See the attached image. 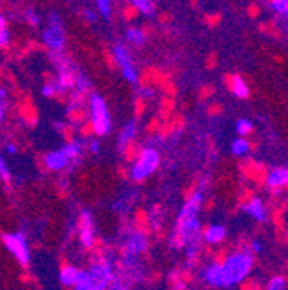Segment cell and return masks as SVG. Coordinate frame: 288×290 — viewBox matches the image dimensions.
I'll list each match as a JSON object with an SVG mask.
<instances>
[{"label": "cell", "instance_id": "39", "mask_svg": "<svg viewBox=\"0 0 288 290\" xmlns=\"http://www.w3.org/2000/svg\"><path fill=\"white\" fill-rule=\"evenodd\" d=\"M2 28H6V19H4V16L0 14V30Z\"/></svg>", "mask_w": 288, "mask_h": 290}, {"label": "cell", "instance_id": "10", "mask_svg": "<svg viewBox=\"0 0 288 290\" xmlns=\"http://www.w3.org/2000/svg\"><path fill=\"white\" fill-rule=\"evenodd\" d=\"M202 278L206 284H209L210 287L222 288L224 287V280H222V266L221 262H212L202 272Z\"/></svg>", "mask_w": 288, "mask_h": 290}, {"label": "cell", "instance_id": "17", "mask_svg": "<svg viewBox=\"0 0 288 290\" xmlns=\"http://www.w3.org/2000/svg\"><path fill=\"white\" fill-rule=\"evenodd\" d=\"M72 90H74L76 97H83L90 90V82H88V78L82 71L74 72V86H72Z\"/></svg>", "mask_w": 288, "mask_h": 290}, {"label": "cell", "instance_id": "15", "mask_svg": "<svg viewBox=\"0 0 288 290\" xmlns=\"http://www.w3.org/2000/svg\"><path fill=\"white\" fill-rule=\"evenodd\" d=\"M268 185L271 188H282V186L288 185V170L285 168H280V170H274L270 173L268 176Z\"/></svg>", "mask_w": 288, "mask_h": 290}, {"label": "cell", "instance_id": "34", "mask_svg": "<svg viewBox=\"0 0 288 290\" xmlns=\"http://www.w3.org/2000/svg\"><path fill=\"white\" fill-rule=\"evenodd\" d=\"M138 95H142V97H145V98H152L154 90H150V88H138Z\"/></svg>", "mask_w": 288, "mask_h": 290}, {"label": "cell", "instance_id": "6", "mask_svg": "<svg viewBox=\"0 0 288 290\" xmlns=\"http://www.w3.org/2000/svg\"><path fill=\"white\" fill-rule=\"evenodd\" d=\"M112 57L116 59L118 66L121 68L122 76H124L126 82H130L132 85H136L138 83V71L135 70L132 62V56H130V50L126 48V45L116 44L112 47Z\"/></svg>", "mask_w": 288, "mask_h": 290}, {"label": "cell", "instance_id": "26", "mask_svg": "<svg viewBox=\"0 0 288 290\" xmlns=\"http://www.w3.org/2000/svg\"><path fill=\"white\" fill-rule=\"evenodd\" d=\"M268 290H286V282L283 276H274L268 284Z\"/></svg>", "mask_w": 288, "mask_h": 290}, {"label": "cell", "instance_id": "2", "mask_svg": "<svg viewBox=\"0 0 288 290\" xmlns=\"http://www.w3.org/2000/svg\"><path fill=\"white\" fill-rule=\"evenodd\" d=\"M90 112H92V128L97 136L109 135L110 128H112V121H110V114L107 109V104L104 100L102 95L94 94L90 97Z\"/></svg>", "mask_w": 288, "mask_h": 290}, {"label": "cell", "instance_id": "33", "mask_svg": "<svg viewBox=\"0 0 288 290\" xmlns=\"http://www.w3.org/2000/svg\"><path fill=\"white\" fill-rule=\"evenodd\" d=\"M98 150H100V142H98V140H92L90 142V152L92 154H98Z\"/></svg>", "mask_w": 288, "mask_h": 290}, {"label": "cell", "instance_id": "27", "mask_svg": "<svg viewBox=\"0 0 288 290\" xmlns=\"http://www.w3.org/2000/svg\"><path fill=\"white\" fill-rule=\"evenodd\" d=\"M271 7L278 14H286L288 16V6H286L285 0H274V2H271Z\"/></svg>", "mask_w": 288, "mask_h": 290}, {"label": "cell", "instance_id": "35", "mask_svg": "<svg viewBox=\"0 0 288 290\" xmlns=\"http://www.w3.org/2000/svg\"><path fill=\"white\" fill-rule=\"evenodd\" d=\"M250 246H252V250H254V252H260V250H262V244H260L259 240H254Z\"/></svg>", "mask_w": 288, "mask_h": 290}, {"label": "cell", "instance_id": "42", "mask_svg": "<svg viewBox=\"0 0 288 290\" xmlns=\"http://www.w3.org/2000/svg\"><path fill=\"white\" fill-rule=\"evenodd\" d=\"M152 2H156V0H152Z\"/></svg>", "mask_w": 288, "mask_h": 290}, {"label": "cell", "instance_id": "13", "mask_svg": "<svg viewBox=\"0 0 288 290\" xmlns=\"http://www.w3.org/2000/svg\"><path fill=\"white\" fill-rule=\"evenodd\" d=\"M202 202H204V194H202V190H198V192H195L194 196H192L190 199L185 202V206H183V209H182V212H180L178 218L197 216V212H198V209H200Z\"/></svg>", "mask_w": 288, "mask_h": 290}, {"label": "cell", "instance_id": "9", "mask_svg": "<svg viewBox=\"0 0 288 290\" xmlns=\"http://www.w3.org/2000/svg\"><path fill=\"white\" fill-rule=\"evenodd\" d=\"M148 247V238L145 234H142V232H133L132 235L128 236V240H126V247H124V252L128 256H140L144 250H147Z\"/></svg>", "mask_w": 288, "mask_h": 290}, {"label": "cell", "instance_id": "19", "mask_svg": "<svg viewBox=\"0 0 288 290\" xmlns=\"http://www.w3.org/2000/svg\"><path fill=\"white\" fill-rule=\"evenodd\" d=\"M126 40H128L130 44H133V45H136V47H140V45L145 44V40H147V35H145L144 30L135 28V26H133V28L126 30Z\"/></svg>", "mask_w": 288, "mask_h": 290}, {"label": "cell", "instance_id": "5", "mask_svg": "<svg viewBox=\"0 0 288 290\" xmlns=\"http://www.w3.org/2000/svg\"><path fill=\"white\" fill-rule=\"evenodd\" d=\"M4 246L7 247L10 254L16 258V261L21 266H28L30 259H32V254H30V246L28 240L22 234H6L2 236Z\"/></svg>", "mask_w": 288, "mask_h": 290}, {"label": "cell", "instance_id": "3", "mask_svg": "<svg viewBox=\"0 0 288 290\" xmlns=\"http://www.w3.org/2000/svg\"><path fill=\"white\" fill-rule=\"evenodd\" d=\"M159 152H157V148L154 147H145L144 150H142V154L138 156V159L135 161L132 168V176L135 182H144L147 180L148 176L154 173V171L157 170V166H159Z\"/></svg>", "mask_w": 288, "mask_h": 290}, {"label": "cell", "instance_id": "31", "mask_svg": "<svg viewBox=\"0 0 288 290\" xmlns=\"http://www.w3.org/2000/svg\"><path fill=\"white\" fill-rule=\"evenodd\" d=\"M109 288L110 290H128L124 282H121L119 278H112V282L109 284Z\"/></svg>", "mask_w": 288, "mask_h": 290}, {"label": "cell", "instance_id": "28", "mask_svg": "<svg viewBox=\"0 0 288 290\" xmlns=\"http://www.w3.org/2000/svg\"><path fill=\"white\" fill-rule=\"evenodd\" d=\"M0 178H2L4 182H9L10 180V173H9V168H7L6 161H4L2 154H0Z\"/></svg>", "mask_w": 288, "mask_h": 290}, {"label": "cell", "instance_id": "4", "mask_svg": "<svg viewBox=\"0 0 288 290\" xmlns=\"http://www.w3.org/2000/svg\"><path fill=\"white\" fill-rule=\"evenodd\" d=\"M44 42L54 54H59V52L64 48L66 35H64L62 21H60L59 14H56V12L48 14V26L44 32Z\"/></svg>", "mask_w": 288, "mask_h": 290}, {"label": "cell", "instance_id": "29", "mask_svg": "<svg viewBox=\"0 0 288 290\" xmlns=\"http://www.w3.org/2000/svg\"><path fill=\"white\" fill-rule=\"evenodd\" d=\"M56 94H57V88H56V85H52V83H47V85L42 86V95H44V97L50 98Z\"/></svg>", "mask_w": 288, "mask_h": 290}, {"label": "cell", "instance_id": "16", "mask_svg": "<svg viewBox=\"0 0 288 290\" xmlns=\"http://www.w3.org/2000/svg\"><path fill=\"white\" fill-rule=\"evenodd\" d=\"M226 236V228L221 226V224H210V226L206 228L204 232V238L209 244H220L222 242V238Z\"/></svg>", "mask_w": 288, "mask_h": 290}, {"label": "cell", "instance_id": "32", "mask_svg": "<svg viewBox=\"0 0 288 290\" xmlns=\"http://www.w3.org/2000/svg\"><path fill=\"white\" fill-rule=\"evenodd\" d=\"M28 21L32 22L33 26H36V24H40V16H38L34 10H28Z\"/></svg>", "mask_w": 288, "mask_h": 290}, {"label": "cell", "instance_id": "40", "mask_svg": "<svg viewBox=\"0 0 288 290\" xmlns=\"http://www.w3.org/2000/svg\"><path fill=\"white\" fill-rule=\"evenodd\" d=\"M4 120V102H0V121Z\"/></svg>", "mask_w": 288, "mask_h": 290}, {"label": "cell", "instance_id": "41", "mask_svg": "<svg viewBox=\"0 0 288 290\" xmlns=\"http://www.w3.org/2000/svg\"><path fill=\"white\" fill-rule=\"evenodd\" d=\"M285 2H286V6H288V0H285Z\"/></svg>", "mask_w": 288, "mask_h": 290}, {"label": "cell", "instance_id": "8", "mask_svg": "<svg viewBox=\"0 0 288 290\" xmlns=\"http://www.w3.org/2000/svg\"><path fill=\"white\" fill-rule=\"evenodd\" d=\"M107 288H109V284L97 278L90 270H86V272L80 270L78 280L74 284V290H107Z\"/></svg>", "mask_w": 288, "mask_h": 290}, {"label": "cell", "instance_id": "24", "mask_svg": "<svg viewBox=\"0 0 288 290\" xmlns=\"http://www.w3.org/2000/svg\"><path fill=\"white\" fill-rule=\"evenodd\" d=\"M97 6H98V12H100V16L109 19L110 12H112V0H97Z\"/></svg>", "mask_w": 288, "mask_h": 290}, {"label": "cell", "instance_id": "7", "mask_svg": "<svg viewBox=\"0 0 288 290\" xmlns=\"http://www.w3.org/2000/svg\"><path fill=\"white\" fill-rule=\"evenodd\" d=\"M80 240L86 249H92L95 244V220L90 211H82L80 214Z\"/></svg>", "mask_w": 288, "mask_h": 290}, {"label": "cell", "instance_id": "11", "mask_svg": "<svg viewBox=\"0 0 288 290\" xmlns=\"http://www.w3.org/2000/svg\"><path fill=\"white\" fill-rule=\"evenodd\" d=\"M136 132H138L136 120H130L128 123L124 124V128L121 130V133H119V136H118V148H119L121 154H124L126 148H128V145L135 140Z\"/></svg>", "mask_w": 288, "mask_h": 290}, {"label": "cell", "instance_id": "12", "mask_svg": "<svg viewBox=\"0 0 288 290\" xmlns=\"http://www.w3.org/2000/svg\"><path fill=\"white\" fill-rule=\"evenodd\" d=\"M45 164H47L48 170L60 171L71 164V159L68 158V154L62 150V148H59V150H52L45 156Z\"/></svg>", "mask_w": 288, "mask_h": 290}, {"label": "cell", "instance_id": "20", "mask_svg": "<svg viewBox=\"0 0 288 290\" xmlns=\"http://www.w3.org/2000/svg\"><path fill=\"white\" fill-rule=\"evenodd\" d=\"M130 2L140 14H145V16L156 14V2H152V0H130Z\"/></svg>", "mask_w": 288, "mask_h": 290}, {"label": "cell", "instance_id": "36", "mask_svg": "<svg viewBox=\"0 0 288 290\" xmlns=\"http://www.w3.org/2000/svg\"><path fill=\"white\" fill-rule=\"evenodd\" d=\"M16 150H18V147L14 144H7L6 145V152H7V154H16Z\"/></svg>", "mask_w": 288, "mask_h": 290}, {"label": "cell", "instance_id": "18", "mask_svg": "<svg viewBox=\"0 0 288 290\" xmlns=\"http://www.w3.org/2000/svg\"><path fill=\"white\" fill-rule=\"evenodd\" d=\"M78 273H80V270L74 268V266H64L59 274L62 285H66V287H74L76 280H78Z\"/></svg>", "mask_w": 288, "mask_h": 290}, {"label": "cell", "instance_id": "38", "mask_svg": "<svg viewBox=\"0 0 288 290\" xmlns=\"http://www.w3.org/2000/svg\"><path fill=\"white\" fill-rule=\"evenodd\" d=\"M7 97V90L6 88H0V102H4Z\"/></svg>", "mask_w": 288, "mask_h": 290}, {"label": "cell", "instance_id": "23", "mask_svg": "<svg viewBox=\"0 0 288 290\" xmlns=\"http://www.w3.org/2000/svg\"><path fill=\"white\" fill-rule=\"evenodd\" d=\"M248 150H250V144H248L245 138H238L232 145V152L235 156H245Z\"/></svg>", "mask_w": 288, "mask_h": 290}, {"label": "cell", "instance_id": "1", "mask_svg": "<svg viewBox=\"0 0 288 290\" xmlns=\"http://www.w3.org/2000/svg\"><path fill=\"white\" fill-rule=\"evenodd\" d=\"M221 266L224 288H230L235 287V285H238L248 276L252 266H254V258H252L250 252H233L226 256V259L221 262Z\"/></svg>", "mask_w": 288, "mask_h": 290}, {"label": "cell", "instance_id": "14", "mask_svg": "<svg viewBox=\"0 0 288 290\" xmlns=\"http://www.w3.org/2000/svg\"><path fill=\"white\" fill-rule=\"evenodd\" d=\"M245 211L248 212L252 218H254L256 221H259V223H264L266 221V209H264V204L262 200L259 199V197H254V199H250L247 206H245Z\"/></svg>", "mask_w": 288, "mask_h": 290}, {"label": "cell", "instance_id": "37", "mask_svg": "<svg viewBox=\"0 0 288 290\" xmlns=\"http://www.w3.org/2000/svg\"><path fill=\"white\" fill-rule=\"evenodd\" d=\"M85 18H86L90 22H95V21H97V16H95V14L92 12V10H85Z\"/></svg>", "mask_w": 288, "mask_h": 290}, {"label": "cell", "instance_id": "22", "mask_svg": "<svg viewBox=\"0 0 288 290\" xmlns=\"http://www.w3.org/2000/svg\"><path fill=\"white\" fill-rule=\"evenodd\" d=\"M232 90L238 98H247L248 97V86L240 76H233L232 78Z\"/></svg>", "mask_w": 288, "mask_h": 290}, {"label": "cell", "instance_id": "21", "mask_svg": "<svg viewBox=\"0 0 288 290\" xmlns=\"http://www.w3.org/2000/svg\"><path fill=\"white\" fill-rule=\"evenodd\" d=\"M62 150L66 152L68 158L71 159V162H72V161H76V159H78L80 156L83 154V144L80 142V140H72V142H69V144L64 145Z\"/></svg>", "mask_w": 288, "mask_h": 290}, {"label": "cell", "instance_id": "25", "mask_svg": "<svg viewBox=\"0 0 288 290\" xmlns=\"http://www.w3.org/2000/svg\"><path fill=\"white\" fill-rule=\"evenodd\" d=\"M236 132L240 136H245L252 132V123L250 120H238L236 121Z\"/></svg>", "mask_w": 288, "mask_h": 290}, {"label": "cell", "instance_id": "30", "mask_svg": "<svg viewBox=\"0 0 288 290\" xmlns=\"http://www.w3.org/2000/svg\"><path fill=\"white\" fill-rule=\"evenodd\" d=\"M10 42V32L7 28L0 30V47H7Z\"/></svg>", "mask_w": 288, "mask_h": 290}]
</instances>
